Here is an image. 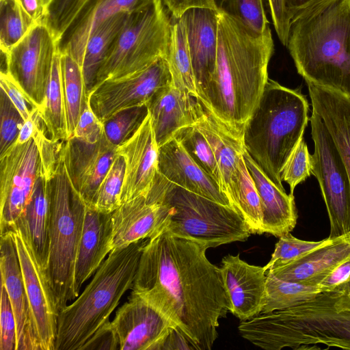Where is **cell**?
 Instances as JSON below:
<instances>
[{"instance_id": "53", "label": "cell", "mask_w": 350, "mask_h": 350, "mask_svg": "<svg viewBox=\"0 0 350 350\" xmlns=\"http://www.w3.org/2000/svg\"><path fill=\"white\" fill-rule=\"evenodd\" d=\"M23 10L35 23L44 22L46 5L44 0H19Z\"/></svg>"}, {"instance_id": "21", "label": "cell", "mask_w": 350, "mask_h": 350, "mask_svg": "<svg viewBox=\"0 0 350 350\" xmlns=\"http://www.w3.org/2000/svg\"><path fill=\"white\" fill-rule=\"evenodd\" d=\"M218 15L213 9L193 8L181 16L185 25L198 98L206 88L215 68Z\"/></svg>"}, {"instance_id": "36", "label": "cell", "mask_w": 350, "mask_h": 350, "mask_svg": "<svg viewBox=\"0 0 350 350\" xmlns=\"http://www.w3.org/2000/svg\"><path fill=\"white\" fill-rule=\"evenodd\" d=\"M0 45L3 54L16 44L35 24L19 0H0Z\"/></svg>"}, {"instance_id": "40", "label": "cell", "mask_w": 350, "mask_h": 350, "mask_svg": "<svg viewBox=\"0 0 350 350\" xmlns=\"http://www.w3.org/2000/svg\"><path fill=\"white\" fill-rule=\"evenodd\" d=\"M124 171V159L118 154L97 190L92 208L111 213L120 206Z\"/></svg>"}, {"instance_id": "38", "label": "cell", "mask_w": 350, "mask_h": 350, "mask_svg": "<svg viewBox=\"0 0 350 350\" xmlns=\"http://www.w3.org/2000/svg\"><path fill=\"white\" fill-rule=\"evenodd\" d=\"M117 148L105 135L98 157L83 174L75 186L88 206H92L97 190L118 155Z\"/></svg>"}, {"instance_id": "13", "label": "cell", "mask_w": 350, "mask_h": 350, "mask_svg": "<svg viewBox=\"0 0 350 350\" xmlns=\"http://www.w3.org/2000/svg\"><path fill=\"white\" fill-rule=\"evenodd\" d=\"M172 83L165 57L130 76L107 80L88 96L90 108L103 123L116 112L128 107L146 105L161 88Z\"/></svg>"}, {"instance_id": "23", "label": "cell", "mask_w": 350, "mask_h": 350, "mask_svg": "<svg viewBox=\"0 0 350 350\" xmlns=\"http://www.w3.org/2000/svg\"><path fill=\"white\" fill-rule=\"evenodd\" d=\"M158 172L176 185L230 206L218 183L193 161L176 138L159 148Z\"/></svg>"}, {"instance_id": "14", "label": "cell", "mask_w": 350, "mask_h": 350, "mask_svg": "<svg viewBox=\"0 0 350 350\" xmlns=\"http://www.w3.org/2000/svg\"><path fill=\"white\" fill-rule=\"evenodd\" d=\"M10 232L16 243L40 350H55L59 313L55 294L27 239L18 228Z\"/></svg>"}, {"instance_id": "42", "label": "cell", "mask_w": 350, "mask_h": 350, "mask_svg": "<svg viewBox=\"0 0 350 350\" xmlns=\"http://www.w3.org/2000/svg\"><path fill=\"white\" fill-rule=\"evenodd\" d=\"M329 239L328 237L318 241H304L288 233L279 237L271 259L264 267L268 271L286 265L327 243Z\"/></svg>"}, {"instance_id": "39", "label": "cell", "mask_w": 350, "mask_h": 350, "mask_svg": "<svg viewBox=\"0 0 350 350\" xmlns=\"http://www.w3.org/2000/svg\"><path fill=\"white\" fill-rule=\"evenodd\" d=\"M215 10L230 16L252 31L263 33L269 29L262 0H213Z\"/></svg>"}, {"instance_id": "26", "label": "cell", "mask_w": 350, "mask_h": 350, "mask_svg": "<svg viewBox=\"0 0 350 350\" xmlns=\"http://www.w3.org/2000/svg\"><path fill=\"white\" fill-rule=\"evenodd\" d=\"M243 157L260 197L264 233L276 237L290 233L298 218L293 194H287L285 190L279 189L245 149Z\"/></svg>"}, {"instance_id": "3", "label": "cell", "mask_w": 350, "mask_h": 350, "mask_svg": "<svg viewBox=\"0 0 350 350\" xmlns=\"http://www.w3.org/2000/svg\"><path fill=\"white\" fill-rule=\"evenodd\" d=\"M286 46L306 83L350 97V0H325L293 17Z\"/></svg>"}, {"instance_id": "29", "label": "cell", "mask_w": 350, "mask_h": 350, "mask_svg": "<svg viewBox=\"0 0 350 350\" xmlns=\"http://www.w3.org/2000/svg\"><path fill=\"white\" fill-rule=\"evenodd\" d=\"M49 219L48 178L43 167L24 211L11 230L14 228L21 230L30 244L38 262L44 269L49 256Z\"/></svg>"}, {"instance_id": "52", "label": "cell", "mask_w": 350, "mask_h": 350, "mask_svg": "<svg viewBox=\"0 0 350 350\" xmlns=\"http://www.w3.org/2000/svg\"><path fill=\"white\" fill-rule=\"evenodd\" d=\"M42 122L38 109L32 111L25 120L15 143L24 144L33 137L38 126Z\"/></svg>"}, {"instance_id": "25", "label": "cell", "mask_w": 350, "mask_h": 350, "mask_svg": "<svg viewBox=\"0 0 350 350\" xmlns=\"http://www.w3.org/2000/svg\"><path fill=\"white\" fill-rule=\"evenodd\" d=\"M196 97L172 83L159 89L146 106L159 148L175 137L183 128L196 121Z\"/></svg>"}, {"instance_id": "19", "label": "cell", "mask_w": 350, "mask_h": 350, "mask_svg": "<svg viewBox=\"0 0 350 350\" xmlns=\"http://www.w3.org/2000/svg\"><path fill=\"white\" fill-rule=\"evenodd\" d=\"M171 213L168 206L145 196L122 203L111 213L112 250L157 235L165 228Z\"/></svg>"}, {"instance_id": "7", "label": "cell", "mask_w": 350, "mask_h": 350, "mask_svg": "<svg viewBox=\"0 0 350 350\" xmlns=\"http://www.w3.org/2000/svg\"><path fill=\"white\" fill-rule=\"evenodd\" d=\"M62 142L47 176L50 200L49 247L46 274L60 311L77 297L74 273L86 204L69 176Z\"/></svg>"}, {"instance_id": "49", "label": "cell", "mask_w": 350, "mask_h": 350, "mask_svg": "<svg viewBox=\"0 0 350 350\" xmlns=\"http://www.w3.org/2000/svg\"><path fill=\"white\" fill-rule=\"evenodd\" d=\"M275 30L282 44L286 46L291 18L284 0H267Z\"/></svg>"}, {"instance_id": "41", "label": "cell", "mask_w": 350, "mask_h": 350, "mask_svg": "<svg viewBox=\"0 0 350 350\" xmlns=\"http://www.w3.org/2000/svg\"><path fill=\"white\" fill-rule=\"evenodd\" d=\"M148 115L146 105L128 107L116 112L103 123L106 138L118 147L133 135Z\"/></svg>"}, {"instance_id": "4", "label": "cell", "mask_w": 350, "mask_h": 350, "mask_svg": "<svg viewBox=\"0 0 350 350\" xmlns=\"http://www.w3.org/2000/svg\"><path fill=\"white\" fill-rule=\"evenodd\" d=\"M238 329L265 350H350V293H321L297 306L241 321Z\"/></svg>"}, {"instance_id": "17", "label": "cell", "mask_w": 350, "mask_h": 350, "mask_svg": "<svg viewBox=\"0 0 350 350\" xmlns=\"http://www.w3.org/2000/svg\"><path fill=\"white\" fill-rule=\"evenodd\" d=\"M152 0H81L58 38L57 49L82 66L87 44L95 31L119 13H129Z\"/></svg>"}, {"instance_id": "9", "label": "cell", "mask_w": 350, "mask_h": 350, "mask_svg": "<svg viewBox=\"0 0 350 350\" xmlns=\"http://www.w3.org/2000/svg\"><path fill=\"white\" fill-rule=\"evenodd\" d=\"M171 27L162 0H152L128 13L99 69L95 87L107 80L130 76L161 57L166 58Z\"/></svg>"}, {"instance_id": "47", "label": "cell", "mask_w": 350, "mask_h": 350, "mask_svg": "<svg viewBox=\"0 0 350 350\" xmlns=\"http://www.w3.org/2000/svg\"><path fill=\"white\" fill-rule=\"evenodd\" d=\"M317 286L321 293H350V256L332 268Z\"/></svg>"}, {"instance_id": "27", "label": "cell", "mask_w": 350, "mask_h": 350, "mask_svg": "<svg viewBox=\"0 0 350 350\" xmlns=\"http://www.w3.org/2000/svg\"><path fill=\"white\" fill-rule=\"evenodd\" d=\"M349 256L350 233L330 238L291 263L267 271L282 280L317 286L332 268Z\"/></svg>"}, {"instance_id": "16", "label": "cell", "mask_w": 350, "mask_h": 350, "mask_svg": "<svg viewBox=\"0 0 350 350\" xmlns=\"http://www.w3.org/2000/svg\"><path fill=\"white\" fill-rule=\"evenodd\" d=\"M117 153L125 163L122 204L139 196L146 197L158 172L159 159L149 113L133 135L117 148Z\"/></svg>"}, {"instance_id": "1", "label": "cell", "mask_w": 350, "mask_h": 350, "mask_svg": "<svg viewBox=\"0 0 350 350\" xmlns=\"http://www.w3.org/2000/svg\"><path fill=\"white\" fill-rule=\"evenodd\" d=\"M206 250L164 229L144 245L131 288L168 316L196 350L211 349L219 320L231 310L220 267Z\"/></svg>"}, {"instance_id": "20", "label": "cell", "mask_w": 350, "mask_h": 350, "mask_svg": "<svg viewBox=\"0 0 350 350\" xmlns=\"http://www.w3.org/2000/svg\"><path fill=\"white\" fill-rule=\"evenodd\" d=\"M1 284L6 289L16 324V350H40L16 243L11 232L0 234Z\"/></svg>"}, {"instance_id": "6", "label": "cell", "mask_w": 350, "mask_h": 350, "mask_svg": "<svg viewBox=\"0 0 350 350\" xmlns=\"http://www.w3.org/2000/svg\"><path fill=\"white\" fill-rule=\"evenodd\" d=\"M148 239L112 250L82 293L59 311L55 350H81L131 289Z\"/></svg>"}, {"instance_id": "5", "label": "cell", "mask_w": 350, "mask_h": 350, "mask_svg": "<svg viewBox=\"0 0 350 350\" xmlns=\"http://www.w3.org/2000/svg\"><path fill=\"white\" fill-rule=\"evenodd\" d=\"M308 113L309 103L300 88H288L269 79L245 125V150L282 190H285L282 170L303 138L310 120Z\"/></svg>"}, {"instance_id": "44", "label": "cell", "mask_w": 350, "mask_h": 350, "mask_svg": "<svg viewBox=\"0 0 350 350\" xmlns=\"http://www.w3.org/2000/svg\"><path fill=\"white\" fill-rule=\"evenodd\" d=\"M312 174V156L310 154L307 144L301 139L295 148L281 172L282 181L290 187L291 193L293 194L295 187L304 182Z\"/></svg>"}, {"instance_id": "54", "label": "cell", "mask_w": 350, "mask_h": 350, "mask_svg": "<svg viewBox=\"0 0 350 350\" xmlns=\"http://www.w3.org/2000/svg\"><path fill=\"white\" fill-rule=\"evenodd\" d=\"M325 0H284L286 12L291 19L304 12Z\"/></svg>"}, {"instance_id": "46", "label": "cell", "mask_w": 350, "mask_h": 350, "mask_svg": "<svg viewBox=\"0 0 350 350\" xmlns=\"http://www.w3.org/2000/svg\"><path fill=\"white\" fill-rule=\"evenodd\" d=\"M81 0H51L46 5L44 20L57 41Z\"/></svg>"}, {"instance_id": "31", "label": "cell", "mask_w": 350, "mask_h": 350, "mask_svg": "<svg viewBox=\"0 0 350 350\" xmlns=\"http://www.w3.org/2000/svg\"><path fill=\"white\" fill-rule=\"evenodd\" d=\"M49 137L53 142L68 139L62 89L61 53L57 50L43 105L38 109Z\"/></svg>"}, {"instance_id": "51", "label": "cell", "mask_w": 350, "mask_h": 350, "mask_svg": "<svg viewBox=\"0 0 350 350\" xmlns=\"http://www.w3.org/2000/svg\"><path fill=\"white\" fill-rule=\"evenodd\" d=\"M162 2L174 19L180 18L186 10L193 8L215 10L213 0H162Z\"/></svg>"}, {"instance_id": "2", "label": "cell", "mask_w": 350, "mask_h": 350, "mask_svg": "<svg viewBox=\"0 0 350 350\" xmlns=\"http://www.w3.org/2000/svg\"><path fill=\"white\" fill-rule=\"evenodd\" d=\"M273 49L270 28L258 33L219 13L215 68L198 98L241 139L269 79L267 68Z\"/></svg>"}, {"instance_id": "50", "label": "cell", "mask_w": 350, "mask_h": 350, "mask_svg": "<svg viewBox=\"0 0 350 350\" xmlns=\"http://www.w3.org/2000/svg\"><path fill=\"white\" fill-rule=\"evenodd\" d=\"M119 350L118 343L112 329L111 321L102 326L83 347L81 350Z\"/></svg>"}, {"instance_id": "32", "label": "cell", "mask_w": 350, "mask_h": 350, "mask_svg": "<svg viewBox=\"0 0 350 350\" xmlns=\"http://www.w3.org/2000/svg\"><path fill=\"white\" fill-rule=\"evenodd\" d=\"M166 59L173 85L198 98L186 28L182 16L172 23L170 43Z\"/></svg>"}, {"instance_id": "35", "label": "cell", "mask_w": 350, "mask_h": 350, "mask_svg": "<svg viewBox=\"0 0 350 350\" xmlns=\"http://www.w3.org/2000/svg\"><path fill=\"white\" fill-rule=\"evenodd\" d=\"M231 206L243 217L252 234L264 233L260 197L243 155L239 161V178Z\"/></svg>"}, {"instance_id": "10", "label": "cell", "mask_w": 350, "mask_h": 350, "mask_svg": "<svg viewBox=\"0 0 350 350\" xmlns=\"http://www.w3.org/2000/svg\"><path fill=\"white\" fill-rule=\"evenodd\" d=\"M314 142L312 174L317 179L330 223L329 237L350 233V179L329 132L312 110L310 118Z\"/></svg>"}, {"instance_id": "43", "label": "cell", "mask_w": 350, "mask_h": 350, "mask_svg": "<svg viewBox=\"0 0 350 350\" xmlns=\"http://www.w3.org/2000/svg\"><path fill=\"white\" fill-rule=\"evenodd\" d=\"M25 120L5 91L0 90V157L16 142Z\"/></svg>"}, {"instance_id": "30", "label": "cell", "mask_w": 350, "mask_h": 350, "mask_svg": "<svg viewBox=\"0 0 350 350\" xmlns=\"http://www.w3.org/2000/svg\"><path fill=\"white\" fill-rule=\"evenodd\" d=\"M128 13H119L101 25L90 38L82 64L85 94L94 88L99 69L120 33Z\"/></svg>"}, {"instance_id": "37", "label": "cell", "mask_w": 350, "mask_h": 350, "mask_svg": "<svg viewBox=\"0 0 350 350\" xmlns=\"http://www.w3.org/2000/svg\"><path fill=\"white\" fill-rule=\"evenodd\" d=\"M193 161L218 185H221V172L214 152L204 135L195 125L180 130L175 137Z\"/></svg>"}, {"instance_id": "8", "label": "cell", "mask_w": 350, "mask_h": 350, "mask_svg": "<svg viewBox=\"0 0 350 350\" xmlns=\"http://www.w3.org/2000/svg\"><path fill=\"white\" fill-rule=\"evenodd\" d=\"M146 198L171 208L165 228L168 232L206 249L245 241L252 234L245 220L231 206L176 185L159 172Z\"/></svg>"}, {"instance_id": "12", "label": "cell", "mask_w": 350, "mask_h": 350, "mask_svg": "<svg viewBox=\"0 0 350 350\" xmlns=\"http://www.w3.org/2000/svg\"><path fill=\"white\" fill-rule=\"evenodd\" d=\"M43 169L34 137L0 157V234L11 231L24 211Z\"/></svg>"}, {"instance_id": "45", "label": "cell", "mask_w": 350, "mask_h": 350, "mask_svg": "<svg viewBox=\"0 0 350 350\" xmlns=\"http://www.w3.org/2000/svg\"><path fill=\"white\" fill-rule=\"evenodd\" d=\"M16 324L6 289L1 286L0 350H16Z\"/></svg>"}, {"instance_id": "55", "label": "cell", "mask_w": 350, "mask_h": 350, "mask_svg": "<svg viewBox=\"0 0 350 350\" xmlns=\"http://www.w3.org/2000/svg\"><path fill=\"white\" fill-rule=\"evenodd\" d=\"M51 1V0H44V3H45L46 5H48V3H49Z\"/></svg>"}, {"instance_id": "18", "label": "cell", "mask_w": 350, "mask_h": 350, "mask_svg": "<svg viewBox=\"0 0 350 350\" xmlns=\"http://www.w3.org/2000/svg\"><path fill=\"white\" fill-rule=\"evenodd\" d=\"M220 269L231 304L230 312L241 321L260 314L266 293L265 267L250 265L239 254H228L222 258Z\"/></svg>"}, {"instance_id": "28", "label": "cell", "mask_w": 350, "mask_h": 350, "mask_svg": "<svg viewBox=\"0 0 350 350\" xmlns=\"http://www.w3.org/2000/svg\"><path fill=\"white\" fill-rule=\"evenodd\" d=\"M307 85L312 110L325 123L350 179V97L329 88Z\"/></svg>"}, {"instance_id": "22", "label": "cell", "mask_w": 350, "mask_h": 350, "mask_svg": "<svg viewBox=\"0 0 350 350\" xmlns=\"http://www.w3.org/2000/svg\"><path fill=\"white\" fill-rule=\"evenodd\" d=\"M195 109L194 125L212 148L221 172V189L231 206L237 190L239 161L244 152L242 139L233 135L198 98Z\"/></svg>"}, {"instance_id": "33", "label": "cell", "mask_w": 350, "mask_h": 350, "mask_svg": "<svg viewBox=\"0 0 350 350\" xmlns=\"http://www.w3.org/2000/svg\"><path fill=\"white\" fill-rule=\"evenodd\" d=\"M61 68L68 139L74 135L88 96L82 68L77 61L68 53H61Z\"/></svg>"}, {"instance_id": "24", "label": "cell", "mask_w": 350, "mask_h": 350, "mask_svg": "<svg viewBox=\"0 0 350 350\" xmlns=\"http://www.w3.org/2000/svg\"><path fill=\"white\" fill-rule=\"evenodd\" d=\"M111 213H104L86 205L83 226L77 250L74 291L79 295L82 285L112 251Z\"/></svg>"}, {"instance_id": "48", "label": "cell", "mask_w": 350, "mask_h": 350, "mask_svg": "<svg viewBox=\"0 0 350 350\" xmlns=\"http://www.w3.org/2000/svg\"><path fill=\"white\" fill-rule=\"evenodd\" d=\"M0 87L18 109L25 121L36 109H38L25 94L13 77L5 70L0 74Z\"/></svg>"}, {"instance_id": "15", "label": "cell", "mask_w": 350, "mask_h": 350, "mask_svg": "<svg viewBox=\"0 0 350 350\" xmlns=\"http://www.w3.org/2000/svg\"><path fill=\"white\" fill-rule=\"evenodd\" d=\"M111 325L119 350H162L172 330L178 328L161 310L131 294Z\"/></svg>"}, {"instance_id": "34", "label": "cell", "mask_w": 350, "mask_h": 350, "mask_svg": "<svg viewBox=\"0 0 350 350\" xmlns=\"http://www.w3.org/2000/svg\"><path fill=\"white\" fill-rule=\"evenodd\" d=\"M321 293L316 286L282 280L267 271L265 304L261 313L297 306L314 299Z\"/></svg>"}, {"instance_id": "11", "label": "cell", "mask_w": 350, "mask_h": 350, "mask_svg": "<svg viewBox=\"0 0 350 350\" xmlns=\"http://www.w3.org/2000/svg\"><path fill=\"white\" fill-rule=\"evenodd\" d=\"M57 40L44 23H35L7 53L6 71L25 94L40 109L45 98Z\"/></svg>"}]
</instances>
